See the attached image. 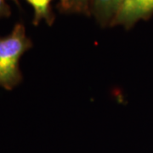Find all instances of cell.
Instances as JSON below:
<instances>
[{"mask_svg":"<svg viewBox=\"0 0 153 153\" xmlns=\"http://www.w3.org/2000/svg\"><path fill=\"white\" fill-rule=\"evenodd\" d=\"M15 1H16V0H15Z\"/></svg>","mask_w":153,"mask_h":153,"instance_id":"7","label":"cell"},{"mask_svg":"<svg viewBox=\"0 0 153 153\" xmlns=\"http://www.w3.org/2000/svg\"><path fill=\"white\" fill-rule=\"evenodd\" d=\"M92 0H60L59 10L65 13L91 15Z\"/></svg>","mask_w":153,"mask_h":153,"instance_id":"5","label":"cell"},{"mask_svg":"<svg viewBox=\"0 0 153 153\" xmlns=\"http://www.w3.org/2000/svg\"><path fill=\"white\" fill-rule=\"evenodd\" d=\"M33 43L22 23H17L11 33L0 37V87L11 90L22 81L20 60L32 48Z\"/></svg>","mask_w":153,"mask_h":153,"instance_id":"1","label":"cell"},{"mask_svg":"<svg viewBox=\"0 0 153 153\" xmlns=\"http://www.w3.org/2000/svg\"><path fill=\"white\" fill-rule=\"evenodd\" d=\"M10 15V7L5 3V0H0V18L7 17Z\"/></svg>","mask_w":153,"mask_h":153,"instance_id":"6","label":"cell"},{"mask_svg":"<svg viewBox=\"0 0 153 153\" xmlns=\"http://www.w3.org/2000/svg\"><path fill=\"white\" fill-rule=\"evenodd\" d=\"M152 14L153 0H124L111 27L121 26L129 29L140 20H146Z\"/></svg>","mask_w":153,"mask_h":153,"instance_id":"2","label":"cell"},{"mask_svg":"<svg viewBox=\"0 0 153 153\" xmlns=\"http://www.w3.org/2000/svg\"><path fill=\"white\" fill-rule=\"evenodd\" d=\"M124 0H92L91 15L102 27H111Z\"/></svg>","mask_w":153,"mask_h":153,"instance_id":"3","label":"cell"},{"mask_svg":"<svg viewBox=\"0 0 153 153\" xmlns=\"http://www.w3.org/2000/svg\"><path fill=\"white\" fill-rule=\"evenodd\" d=\"M33 9V25L38 26L40 22H45L51 26L55 21V15L51 9L53 0H27Z\"/></svg>","mask_w":153,"mask_h":153,"instance_id":"4","label":"cell"}]
</instances>
